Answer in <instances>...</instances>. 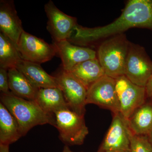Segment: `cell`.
<instances>
[{"label": "cell", "instance_id": "18", "mask_svg": "<svg viewBox=\"0 0 152 152\" xmlns=\"http://www.w3.org/2000/svg\"><path fill=\"white\" fill-rule=\"evenodd\" d=\"M127 121L133 134L148 135L152 132V103L146 102L136 110Z\"/></svg>", "mask_w": 152, "mask_h": 152}, {"label": "cell", "instance_id": "25", "mask_svg": "<svg viewBox=\"0 0 152 152\" xmlns=\"http://www.w3.org/2000/svg\"><path fill=\"white\" fill-rule=\"evenodd\" d=\"M62 152H74L72 151L69 148V147L67 145H65L64 147V149H63Z\"/></svg>", "mask_w": 152, "mask_h": 152}, {"label": "cell", "instance_id": "21", "mask_svg": "<svg viewBox=\"0 0 152 152\" xmlns=\"http://www.w3.org/2000/svg\"><path fill=\"white\" fill-rule=\"evenodd\" d=\"M129 152H152L148 136L138 135L132 133Z\"/></svg>", "mask_w": 152, "mask_h": 152}, {"label": "cell", "instance_id": "12", "mask_svg": "<svg viewBox=\"0 0 152 152\" xmlns=\"http://www.w3.org/2000/svg\"><path fill=\"white\" fill-rule=\"evenodd\" d=\"M57 55L61 60L62 68L69 72L74 67L86 61L97 58L95 50L89 47L78 46L67 40L53 42Z\"/></svg>", "mask_w": 152, "mask_h": 152}, {"label": "cell", "instance_id": "6", "mask_svg": "<svg viewBox=\"0 0 152 152\" xmlns=\"http://www.w3.org/2000/svg\"><path fill=\"white\" fill-rule=\"evenodd\" d=\"M115 80L120 113L128 120L137 109L146 102L145 88L134 84L125 75Z\"/></svg>", "mask_w": 152, "mask_h": 152}, {"label": "cell", "instance_id": "3", "mask_svg": "<svg viewBox=\"0 0 152 152\" xmlns=\"http://www.w3.org/2000/svg\"><path fill=\"white\" fill-rule=\"evenodd\" d=\"M130 43L122 34L107 38L99 46L97 56L106 75L115 79L125 75Z\"/></svg>", "mask_w": 152, "mask_h": 152}, {"label": "cell", "instance_id": "22", "mask_svg": "<svg viewBox=\"0 0 152 152\" xmlns=\"http://www.w3.org/2000/svg\"><path fill=\"white\" fill-rule=\"evenodd\" d=\"M0 91L1 93L10 91L8 70L0 68Z\"/></svg>", "mask_w": 152, "mask_h": 152}, {"label": "cell", "instance_id": "23", "mask_svg": "<svg viewBox=\"0 0 152 152\" xmlns=\"http://www.w3.org/2000/svg\"><path fill=\"white\" fill-rule=\"evenodd\" d=\"M147 98H152V74L147 82L145 87Z\"/></svg>", "mask_w": 152, "mask_h": 152}, {"label": "cell", "instance_id": "24", "mask_svg": "<svg viewBox=\"0 0 152 152\" xmlns=\"http://www.w3.org/2000/svg\"><path fill=\"white\" fill-rule=\"evenodd\" d=\"M9 146L0 145V152H10Z\"/></svg>", "mask_w": 152, "mask_h": 152}, {"label": "cell", "instance_id": "20", "mask_svg": "<svg viewBox=\"0 0 152 152\" xmlns=\"http://www.w3.org/2000/svg\"><path fill=\"white\" fill-rule=\"evenodd\" d=\"M22 60L17 45L0 32V68L8 70L16 68Z\"/></svg>", "mask_w": 152, "mask_h": 152}, {"label": "cell", "instance_id": "13", "mask_svg": "<svg viewBox=\"0 0 152 152\" xmlns=\"http://www.w3.org/2000/svg\"><path fill=\"white\" fill-rule=\"evenodd\" d=\"M0 31L18 45L24 29L13 0L0 1Z\"/></svg>", "mask_w": 152, "mask_h": 152}, {"label": "cell", "instance_id": "19", "mask_svg": "<svg viewBox=\"0 0 152 152\" xmlns=\"http://www.w3.org/2000/svg\"><path fill=\"white\" fill-rule=\"evenodd\" d=\"M22 137L16 121L0 103V145H10Z\"/></svg>", "mask_w": 152, "mask_h": 152}, {"label": "cell", "instance_id": "7", "mask_svg": "<svg viewBox=\"0 0 152 152\" xmlns=\"http://www.w3.org/2000/svg\"><path fill=\"white\" fill-rule=\"evenodd\" d=\"M54 76L70 110L84 115L88 91L86 87L70 72L62 68Z\"/></svg>", "mask_w": 152, "mask_h": 152}, {"label": "cell", "instance_id": "27", "mask_svg": "<svg viewBox=\"0 0 152 152\" xmlns=\"http://www.w3.org/2000/svg\"><path fill=\"white\" fill-rule=\"evenodd\" d=\"M97 152H104L102 151H100V150H98V151Z\"/></svg>", "mask_w": 152, "mask_h": 152}, {"label": "cell", "instance_id": "5", "mask_svg": "<svg viewBox=\"0 0 152 152\" xmlns=\"http://www.w3.org/2000/svg\"><path fill=\"white\" fill-rule=\"evenodd\" d=\"M152 74V61L143 47L130 43L125 76L133 83L143 87Z\"/></svg>", "mask_w": 152, "mask_h": 152}, {"label": "cell", "instance_id": "26", "mask_svg": "<svg viewBox=\"0 0 152 152\" xmlns=\"http://www.w3.org/2000/svg\"><path fill=\"white\" fill-rule=\"evenodd\" d=\"M148 137L150 143H151L152 147V132L148 135Z\"/></svg>", "mask_w": 152, "mask_h": 152}, {"label": "cell", "instance_id": "17", "mask_svg": "<svg viewBox=\"0 0 152 152\" xmlns=\"http://www.w3.org/2000/svg\"><path fill=\"white\" fill-rule=\"evenodd\" d=\"M8 72L11 92L19 97L35 100L39 89L35 86L17 68L9 69Z\"/></svg>", "mask_w": 152, "mask_h": 152}, {"label": "cell", "instance_id": "14", "mask_svg": "<svg viewBox=\"0 0 152 152\" xmlns=\"http://www.w3.org/2000/svg\"><path fill=\"white\" fill-rule=\"evenodd\" d=\"M16 68L38 88H59L56 77L49 75L40 64L22 60Z\"/></svg>", "mask_w": 152, "mask_h": 152}, {"label": "cell", "instance_id": "9", "mask_svg": "<svg viewBox=\"0 0 152 152\" xmlns=\"http://www.w3.org/2000/svg\"><path fill=\"white\" fill-rule=\"evenodd\" d=\"M23 60L40 64L50 61L57 55L53 44L33 35L24 30L18 44Z\"/></svg>", "mask_w": 152, "mask_h": 152}, {"label": "cell", "instance_id": "16", "mask_svg": "<svg viewBox=\"0 0 152 152\" xmlns=\"http://www.w3.org/2000/svg\"><path fill=\"white\" fill-rule=\"evenodd\" d=\"M69 72L80 82L87 90L105 75L97 58L80 63Z\"/></svg>", "mask_w": 152, "mask_h": 152}, {"label": "cell", "instance_id": "1", "mask_svg": "<svg viewBox=\"0 0 152 152\" xmlns=\"http://www.w3.org/2000/svg\"><path fill=\"white\" fill-rule=\"evenodd\" d=\"M132 28L152 31V0L128 1L121 15L107 26L89 28L78 25L68 40L76 45L86 47L102 39L124 34Z\"/></svg>", "mask_w": 152, "mask_h": 152}, {"label": "cell", "instance_id": "15", "mask_svg": "<svg viewBox=\"0 0 152 152\" xmlns=\"http://www.w3.org/2000/svg\"><path fill=\"white\" fill-rule=\"evenodd\" d=\"M34 101L44 111L52 115H55L57 112L69 109L59 88L39 89Z\"/></svg>", "mask_w": 152, "mask_h": 152}, {"label": "cell", "instance_id": "28", "mask_svg": "<svg viewBox=\"0 0 152 152\" xmlns=\"http://www.w3.org/2000/svg\"></svg>", "mask_w": 152, "mask_h": 152}, {"label": "cell", "instance_id": "4", "mask_svg": "<svg viewBox=\"0 0 152 152\" xmlns=\"http://www.w3.org/2000/svg\"><path fill=\"white\" fill-rule=\"evenodd\" d=\"M55 115V127L58 131L62 142L68 146L83 145L89 133L84 115L70 109L57 112Z\"/></svg>", "mask_w": 152, "mask_h": 152}, {"label": "cell", "instance_id": "2", "mask_svg": "<svg viewBox=\"0 0 152 152\" xmlns=\"http://www.w3.org/2000/svg\"><path fill=\"white\" fill-rule=\"evenodd\" d=\"M0 100L16 121L23 137L36 126L49 124L55 126V115L45 113L35 101L19 97L10 91L1 93Z\"/></svg>", "mask_w": 152, "mask_h": 152}, {"label": "cell", "instance_id": "8", "mask_svg": "<svg viewBox=\"0 0 152 152\" xmlns=\"http://www.w3.org/2000/svg\"><path fill=\"white\" fill-rule=\"evenodd\" d=\"M86 104L109 110L113 115L120 113L115 79L105 75L94 83L87 91Z\"/></svg>", "mask_w": 152, "mask_h": 152}, {"label": "cell", "instance_id": "10", "mask_svg": "<svg viewBox=\"0 0 152 152\" xmlns=\"http://www.w3.org/2000/svg\"><path fill=\"white\" fill-rule=\"evenodd\" d=\"M45 10L48 18L47 30L53 42L68 40L78 25L77 18L60 10L51 0L45 5Z\"/></svg>", "mask_w": 152, "mask_h": 152}, {"label": "cell", "instance_id": "11", "mask_svg": "<svg viewBox=\"0 0 152 152\" xmlns=\"http://www.w3.org/2000/svg\"><path fill=\"white\" fill-rule=\"evenodd\" d=\"M132 133L127 120L120 113L114 114L99 150L104 152H129Z\"/></svg>", "mask_w": 152, "mask_h": 152}]
</instances>
